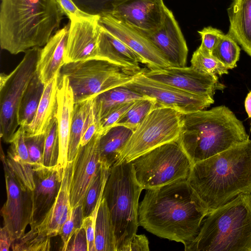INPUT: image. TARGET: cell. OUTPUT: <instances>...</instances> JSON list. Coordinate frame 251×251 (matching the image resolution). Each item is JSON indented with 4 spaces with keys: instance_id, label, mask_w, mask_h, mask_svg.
<instances>
[{
    "instance_id": "6da1fadb",
    "label": "cell",
    "mask_w": 251,
    "mask_h": 251,
    "mask_svg": "<svg viewBox=\"0 0 251 251\" xmlns=\"http://www.w3.org/2000/svg\"><path fill=\"white\" fill-rule=\"evenodd\" d=\"M210 213L187 180L146 190L139 206V226L158 237L183 244L198 236Z\"/></svg>"
},
{
    "instance_id": "7a4b0ae2",
    "label": "cell",
    "mask_w": 251,
    "mask_h": 251,
    "mask_svg": "<svg viewBox=\"0 0 251 251\" xmlns=\"http://www.w3.org/2000/svg\"><path fill=\"white\" fill-rule=\"evenodd\" d=\"M187 181L210 212L251 194V139L194 164Z\"/></svg>"
},
{
    "instance_id": "3957f363",
    "label": "cell",
    "mask_w": 251,
    "mask_h": 251,
    "mask_svg": "<svg viewBox=\"0 0 251 251\" xmlns=\"http://www.w3.org/2000/svg\"><path fill=\"white\" fill-rule=\"evenodd\" d=\"M63 15L56 0H0L1 49L17 54L45 46Z\"/></svg>"
},
{
    "instance_id": "277c9868",
    "label": "cell",
    "mask_w": 251,
    "mask_h": 251,
    "mask_svg": "<svg viewBox=\"0 0 251 251\" xmlns=\"http://www.w3.org/2000/svg\"><path fill=\"white\" fill-rule=\"evenodd\" d=\"M249 139L242 121L224 105L182 114L177 141L193 164Z\"/></svg>"
},
{
    "instance_id": "5b68a950",
    "label": "cell",
    "mask_w": 251,
    "mask_h": 251,
    "mask_svg": "<svg viewBox=\"0 0 251 251\" xmlns=\"http://www.w3.org/2000/svg\"><path fill=\"white\" fill-rule=\"evenodd\" d=\"M186 251H251V194L239 195L210 212Z\"/></svg>"
},
{
    "instance_id": "8992f818",
    "label": "cell",
    "mask_w": 251,
    "mask_h": 251,
    "mask_svg": "<svg viewBox=\"0 0 251 251\" xmlns=\"http://www.w3.org/2000/svg\"><path fill=\"white\" fill-rule=\"evenodd\" d=\"M143 189L135 177L131 162L123 161L112 167L102 197L109 211L116 251H126L139 225V199Z\"/></svg>"
},
{
    "instance_id": "52a82bcc",
    "label": "cell",
    "mask_w": 251,
    "mask_h": 251,
    "mask_svg": "<svg viewBox=\"0 0 251 251\" xmlns=\"http://www.w3.org/2000/svg\"><path fill=\"white\" fill-rule=\"evenodd\" d=\"M142 71L124 67L98 59L65 63L60 75L66 76L75 103L94 98L131 81Z\"/></svg>"
},
{
    "instance_id": "ba28073f",
    "label": "cell",
    "mask_w": 251,
    "mask_h": 251,
    "mask_svg": "<svg viewBox=\"0 0 251 251\" xmlns=\"http://www.w3.org/2000/svg\"><path fill=\"white\" fill-rule=\"evenodd\" d=\"M131 162L137 182L146 190L187 180L193 165L177 140L156 147Z\"/></svg>"
},
{
    "instance_id": "9c48e42d",
    "label": "cell",
    "mask_w": 251,
    "mask_h": 251,
    "mask_svg": "<svg viewBox=\"0 0 251 251\" xmlns=\"http://www.w3.org/2000/svg\"><path fill=\"white\" fill-rule=\"evenodd\" d=\"M181 117L182 114L175 109L157 106L133 131L115 165L124 160L131 162L156 147L177 140Z\"/></svg>"
},
{
    "instance_id": "30bf717a",
    "label": "cell",
    "mask_w": 251,
    "mask_h": 251,
    "mask_svg": "<svg viewBox=\"0 0 251 251\" xmlns=\"http://www.w3.org/2000/svg\"><path fill=\"white\" fill-rule=\"evenodd\" d=\"M41 49H28L18 65L9 74L0 76V130L3 141L10 143L19 126L17 113L22 97L36 73Z\"/></svg>"
},
{
    "instance_id": "8fae6325",
    "label": "cell",
    "mask_w": 251,
    "mask_h": 251,
    "mask_svg": "<svg viewBox=\"0 0 251 251\" xmlns=\"http://www.w3.org/2000/svg\"><path fill=\"white\" fill-rule=\"evenodd\" d=\"M124 85L154 99L157 106L171 108L181 114L204 110L214 102L213 97L191 94L150 79L142 70Z\"/></svg>"
},
{
    "instance_id": "7c38bea8",
    "label": "cell",
    "mask_w": 251,
    "mask_h": 251,
    "mask_svg": "<svg viewBox=\"0 0 251 251\" xmlns=\"http://www.w3.org/2000/svg\"><path fill=\"white\" fill-rule=\"evenodd\" d=\"M1 159L4 171L7 199L0 210L3 225L13 241L25 233L32 214V191L24 186L8 167L1 148Z\"/></svg>"
},
{
    "instance_id": "4fadbf2b",
    "label": "cell",
    "mask_w": 251,
    "mask_h": 251,
    "mask_svg": "<svg viewBox=\"0 0 251 251\" xmlns=\"http://www.w3.org/2000/svg\"><path fill=\"white\" fill-rule=\"evenodd\" d=\"M142 73L152 80L200 96L213 97L216 91L226 87L217 75L202 73L191 66L144 69Z\"/></svg>"
},
{
    "instance_id": "5bb4252c",
    "label": "cell",
    "mask_w": 251,
    "mask_h": 251,
    "mask_svg": "<svg viewBox=\"0 0 251 251\" xmlns=\"http://www.w3.org/2000/svg\"><path fill=\"white\" fill-rule=\"evenodd\" d=\"M98 133L83 146H80L73 161L70 189L72 208L82 205L84 198L96 177L100 166Z\"/></svg>"
},
{
    "instance_id": "9a60e30c",
    "label": "cell",
    "mask_w": 251,
    "mask_h": 251,
    "mask_svg": "<svg viewBox=\"0 0 251 251\" xmlns=\"http://www.w3.org/2000/svg\"><path fill=\"white\" fill-rule=\"evenodd\" d=\"M100 16L70 19L65 63L96 59L100 29Z\"/></svg>"
},
{
    "instance_id": "2e32d148",
    "label": "cell",
    "mask_w": 251,
    "mask_h": 251,
    "mask_svg": "<svg viewBox=\"0 0 251 251\" xmlns=\"http://www.w3.org/2000/svg\"><path fill=\"white\" fill-rule=\"evenodd\" d=\"M99 25L117 37L141 58L149 69L170 66L153 44L142 33L110 14L100 16Z\"/></svg>"
},
{
    "instance_id": "e0dca14e",
    "label": "cell",
    "mask_w": 251,
    "mask_h": 251,
    "mask_svg": "<svg viewBox=\"0 0 251 251\" xmlns=\"http://www.w3.org/2000/svg\"><path fill=\"white\" fill-rule=\"evenodd\" d=\"M136 30L153 44L170 66L185 67L188 51L187 46L178 24L170 9H167L163 24L157 29Z\"/></svg>"
},
{
    "instance_id": "ac0fdd59",
    "label": "cell",
    "mask_w": 251,
    "mask_h": 251,
    "mask_svg": "<svg viewBox=\"0 0 251 251\" xmlns=\"http://www.w3.org/2000/svg\"><path fill=\"white\" fill-rule=\"evenodd\" d=\"M168 9L163 0H123L110 15L135 29L152 31L162 25Z\"/></svg>"
},
{
    "instance_id": "d6986e66",
    "label": "cell",
    "mask_w": 251,
    "mask_h": 251,
    "mask_svg": "<svg viewBox=\"0 0 251 251\" xmlns=\"http://www.w3.org/2000/svg\"><path fill=\"white\" fill-rule=\"evenodd\" d=\"M63 171L56 166L44 167L34 172V189L32 191V209L30 226H36L54 203L60 188Z\"/></svg>"
},
{
    "instance_id": "ffe728a7",
    "label": "cell",
    "mask_w": 251,
    "mask_h": 251,
    "mask_svg": "<svg viewBox=\"0 0 251 251\" xmlns=\"http://www.w3.org/2000/svg\"><path fill=\"white\" fill-rule=\"evenodd\" d=\"M72 171L73 162H68L63 170L60 188L54 203L42 220L33 227L43 235L51 238L59 235L72 209L70 202Z\"/></svg>"
},
{
    "instance_id": "44dd1931",
    "label": "cell",
    "mask_w": 251,
    "mask_h": 251,
    "mask_svg": "<svg viewBox=\"0 0 251 251\" xmlns=\"http://www.w3.org/2000/svg\"><path fill=\"white\" fill-rule=\"evenodd\" d=\"M58 107L56 113L59 140V156L56 168L60 171L66 167L70 133L75 101L68 78L60 75L57 89Z\"/></svg>"
},
{
    "instance_id": "7402d4cb",
    "label": "cell",
    "mask_w": 251,
    "mask_h": 251,
    "mask_svg": "<svg viewBox=\"0 0 251 251\" xmlns=\"http://www.w3.org/2000/svg\"><path fill=\"white\" fill-rule=\"evenodd\" d=\"M69 25V23L57 30L41 49L36 73L45 85L60 73L65 64L64 56Z\"/></svg>"
},
{
    "instance_id": "603a6c76",
    "label": "cell",
    "mask_w": 251,
    "mask_h": 251,
    "mask_svg": "<svg viewBox=\"0 0 251 251\" xmlns=\"http://www.w3.org/2000/svg\"><path fill=\"white\" fill-rule=\"evenodd\" d=\"M5 156L7 165L18 180L31 191L34 189V164L25 143V127L19 126L15 133Z\"/></svg>"
},
{
    "instance_id": "cb8c5ba5",
    "label": "cell",
    "mask_w": 251,
    "mask_h": 251,
    "mask_svg": "<svg viewBox=\"0 0 251 251\" xmlns=\"http://www.w3.org/2000/svg\"><path fill=\"white\" fill-rule=\"evenodd\" d=\"M96 59L132 69L141 70V58L123 42L100 26Z\"/></svg>"
},
{
    "instance_id": "d4e9b609",
    "label": "cell",
    "mask_w": 251,
    "mask_h": 251,
    "mask_svg": "<svg viewBox=\"0 0 251 251\" xmlns=\"http://www.w3.org/2000/svg\"><path fill=\"white\" fill-rule=\"evenodd\" d=\"M59 77L60 73L45 85L34 118L29 125L25 127V136L45 134L50 123L56 117Z\"/></svg>"
},
{
    "instance_id": "484cf974",
    "label": "cell",
    "mask_w": 251,
    "mask_h": 251,
    "mask_svg": "<svg viewBox=\"0 0 251 251\" xmlns=\"http://www.w3.org/2000/svg\"><path fill=\"white\" fill-rule=\"evenodd\" d=\"M227 11V34L251 57V0H233Z\"/></svg>"
},
{
    "instance_id": "4316f807",
    "label": "cell",
    "mask_w": 251,
    "mask_h": 251,
    "mask_svg": "<svg viewBox=\"0 0 251 251\" xmlns=\"http://www.w3.org/2000/svg\"><path fill=\"white\" fill-rule=\"evenodd\" d=\"M133 132L125 126L116 125L101 135L99 142L100 163L111 169L118 161Z\"/></svg>"
},
{
    "instance_id": "83f0119b",
    "label": "cell",
    "mask_w": 251,
    "mask_h": 251,
    "mask_svg": "<svg viewBox=\"0 0 251 251\" xmlns=\"http://www.w3.org/2000/svg\"><path fill=\"white\" fill-rule=\"evenodd\" d=\"M150 98L125 85L114 87L93 98L96 119L100 120L115 109L126 102L140 99Z\"/></svg>"
},
{
    "instance_id": "f1b7e54d",
    "label": "cell",
    "mask_w": 251,
    "mask_h": 251,
    "mask_svg": "<svg viewBox=\"0 0 251 251\" xmlns=\"http://www.w3.org/2000/svg\"><path fill=\"white\" fill-rule=\"evenodd\" d=\"M45 85L37 73L30 81L20 103L17 118L19 126L29 125L36 114Z\"/></svg>"
},
{
    "instance_id": "f546056e",
    "label": "cell",
    "mask_w": 251,
    "mask_h": 251,
    "mask_svg": "<svg viewBox=\"0 0 251 251\" xmlns=\"http://www.w3.org/2000/svg\"><path fill=\"white\" fill-rule=\"evenodd\" d=\"M96 251H116L113 226L106 201L101 198L95 222Z\"/></svg>"
},
{
    "instance_id": "4dcf8cb0",
    "label": "cell",
    "mask_w": 251,
    "mask_h": 251,
    "mask_svg": "<svg viewBox=\"0 0 251 251\" xmlns=\"http://www.w3.org/2000/svg\"><path fill=\"white\" fill-rule=\"evenodd\" d=\"M93 98L75 103L69 137L68 162L73 161L80 147L84 125Z\"/></svg>"
},
{
    "instance_id": "1f68e13d",
    "label": "cell",
    "mask_w": 251,
    "mask_h": 251,
    "mask_svg": "<svg viewBox=\"0 0 251 251\" xmlns=\"http://www.w3.org/2000/svg\"><path fill=\"white\" fill-rule=\"evenodd\" d=\"M157 106L155 100L151 98L136 100L115 126H123L133 131L150 112Z\"/></svg>"
},
{
    "instance_id": "d6a6232c",
    "label": "cell",
    "mask_w": 251,
    "mask_h": 251,
    "mask_svg": "<svg viewBox=\"0 0 251 251\" xmlns=\"http://www.w3.org/2000/svg\"><path fill=\"white\" fill-rule=\"evenodd\" d=\"M110 170L100 163L98 173L89 189L82 204L84 218L90 215L99 206L103 189Z\"/></svg>"
},
{
    "instance_id": "836d02e7",
    "label": "cell",
    "mask_w": 251,
    "mask_h": 251,
    "mask_svg": "<svg viewBox=\"0 0 251 251\" xmlns=\"http://www.w3.org/2000/svg\"><path fill=\"white\" fill-rule=\"evenodd\" d=\"M240 50L235 40L228 34H224L212 54L228 70L232 69L239 59Z\"/></svg>"
},
{
    "instance_id": "e575fe53",
    "label": "cell",
    "mask_w": 251,
    "mask_h": 251,
    "mask_svg": "<svg viewBox=\"0 0 251 251\" xmlns=\"http://www.w3.org/2000/svg\"><path fill=\"white\" fill-rule=\"evenodd\" d=\"M191 63V66L205 74L221 76L228 73V69L220 61L200 47L194 52Z\"/></svg>"
},
{
    "instance_id": "d590c367",
    "label": "cell",
    "mask_w": 251,
    "mask_h": 251,
    "mask_svg": "<svg viewBox=\"0 0 251 251\" xmlns=\"http://www.w3.org/2000/svg\"><path fill=\"white\" fill-rule=\"evenodd\" d=\"M50 238L43 235L32 228L27 233L13 241L14 251H48L50 249Z\"/></svg>"
},
{
    "instance_id": "8d00e7d4",
    "label": "cell",
    "mask_w": 251,
    "mask_h": 251,
    "mask_svg": "<svg viewBox=\"0 0 251 251\" xmlns=\"http://www.w3.org/2000/svg\"><path fill=\"white\" fill-rule=\"evenodd\" d=\"M59 156V140L57 121L55 117L49 125L45 133L43 156L45 167H52L57 165Z\"/></svg>"
},
{
    "instance_id": "74e56055",
    "label": "cell",
    "mask_w": 251,
    "mask_h": 251,
    "mask_svg": "<svg viewBox=\"0 0 251 251\" xmlns=\"http://www.w3.org/2000/svg\"><path fill=\"white\" fill-rule=\"evenodd\" d=\"M83 218L82 205L72 208L59 234L62 240L61 251H66L72 236L76 229L81 227Z\"/></svg>"
},
{
    "instance_id": "f35d334b",
    "label": "cell",
    "mask_w": 251,
    "mask_h": 251,
    "mask_svg": "<svg viewBox=\"0 0 251 251\" xmlns=\"http://www.w3.org/2000/svg\"><path fill=\"white\" fill-rule=\"evenodd\" d=\"M82 11L92 16L110 14L123 0H73Z\"/></svg>"
},
{
    "instance_id": "ab89813d",
    "label": "cell",
    "mask_w": 251,
    "mask_h": 251,
    "mask_svg": "<svg viewBox=\"0 0 251 251\" xmlns=\"http://www.w3.org/2000/svg\"><path fill=\"white\" fill-rule=\"evenodd\" d=\"M45 142V134L25 136V143L29 157L34 164V172L45 167L43 164Z\"/></svg>"
},
{
    "instance_id": "60d3db41",
    "label": "cell",
    "mask_w": 251,
    "mask_h": 251,
    "mask_svg": "<svg viewBox=\"0 0 251 251\" xmlns=\"http://www.w3.org/2000/svg\"><path fill=\"white\" fill-rule=\"evenodd\" d=\"M134 101L124 103L102 119L99 123L97 132L101 136L112 127L115 126L122 116L132 105Z\"/></svg>"
},
{
    "instance_id": "b9f144b4",
    "label": "cell",
    "mask_w": 251,
    "mask_h": 251,
    "mask_svg": "<svg viewBox=\"0 0 251 251\" xmlns=\"http://www.w3.org/2000/svg\"><path fill=\"white\" fill-rule=\"evenodd\" d=\"M198 32L201 39V43L200 47L203 50L212 54V51L224 33L221 30L211 26L204 27Z\"/></svg>"
},
{
    "instance_id": "7bdbcfd3",
    "label": "cell",
    "mask_w": 251,
    "mask_h": 251,
    "mask_svg": "<svg viewBox=\"0 0 251 251\" xmlns=\"http://www.w3.org/2000/svg\"><path fill=\"white\" fill-rule=\"evenodd\" d=\"M93 98L84 125L80 143V146H83L87 144L96 133L98 129L99 124L94 111Z\"/></svg>"
},
{
    "instance_id": "ee69618b",
    "label": "cell",
    "mask_w": 251,
    "mask_h": 251,
    "mask_svg": "<svg viewBox=\"0 0 251 251\" xmlns=\"http://www.w3.org/2000/svg\"><path fill=\"white\" fill-rule=\"evenodd\" d=\"M98 210H95L89 216L84 217L83 220L82 227L85 231L88 251H96L95 246V222Z\"/></svg>"
},
{
    "instance_id": "f6af8a7d",
    "label": "cell",
    "mask_w": 251,
    "mask_h": 251,
    "mask_svg": "<svg viewBox=\"0 0 251 251\" xmlns=\"http://www.w3.org/2000/svg\"><path fill=\"white\" fill-rule=\"evenodd\" d=\"M56 2L60 11L69 19L93 16L81 11L73 0H56Z\"/></svg>"
},
{
    "instance_id": "bcb514c9",
    "label": "cell",
    "mask_w": 251,
    "mask_h": 251,
    "mask_svg": "<svg viewBox=\"0 0 251 251\" xmlns=\"http://www.w3.org/2000/svg\"><path fill=\"white\" fill-rule=\"evenodd\" d=\"M88 251V244L84 229L80 227L76 230L70 240L66 251Z\"/></svg>"
},
{
    "instance_id": "7dc6e473",
    "label": "cell",
    "mask_w": 251,
    "mask_h": 251,
    "mask_svg": "<svg viewBox=\"0 0 251 251\" xmlns=\"http://www.w3.org/2000/svg\"><path fill=\"white\" fill-rule=\"evenodd\" d=\"M149 241L144 234H136L126 250V251H148L150 250Z\"/></svg>"
},
{
    "instance_id": "c3c4849f",
    "label": "cell",
    "mask_w": 251,
    "mask_h": 251,
    "mask_svg": "<svg viewBox=\"0 0 251 251\" xmlns=\"http://www.w3.org/2000/svg\"><path fill=\"white\" fill-rule=\"evenodd\" d=\"M13 242L8 230L3 226L0 231V251H9Z\"/></svg>"
},
{
    "instance_id": "681fc988",
    "label": "cell",
    "mask_w": 251,
    "mask_h": 251,
    "mask_svg": "<svg viewBox=\"0 0 251 251\" xmlns=\"http://www.w3.org/2000/svg\"><path fill=\"white\" fill-rule=\"evenodd\" d=\"M245 107L248 117L251 118V91L249 92L245 99Z\"/></svg>"
}]
</instances>
